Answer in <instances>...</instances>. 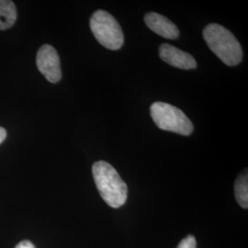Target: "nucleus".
<instances>
[{
    "mask_svg": "<svg viewBox=\"0 0 248 248\" xmlns=\"http://www.w3.org/2000/svg\"><path fill=\"white\" fill-rule=\"evenodd\" d=\"M92 174L103 201L111 208H120L127 201L128 186L119 173L106 161H98L92 167Z\"/></svg>",
    "mask_w": 248,
    "mask_h": 248,
    "instance_id": "nucleus-1",
    "label": "nucleus"
},
{
    "mask_svg": "<svg viewBox=\"0 0 248 248\" xmlns=\"http://www.w3.org/2000/svg\"><path fill=\"white\" fill-rule=\"evenodd\" d=\"M203 38L210 49L226 65L234 66L242 61V46L226 28L215 23L209 24L204 28Z\"/></svg>",
    "mask_w": 248,
    "mask_h": 248,
    "instance_id": "nucleus-2",
    "label": "nucleus"
},
{
    "mask_svg": "<svg viewBox=\"0 0 248 248\" xmlns=\"http://www.w3.org/2000/svg\"><path fill=\"white\" fill-rule=\"evenodd\" d=\"M150 113L154 123L163 131L188 136L194 130L193 124L186 114L177 107L169 103L161 101L153 103Z\"/></svg>",
    "mask_w": 248,
    "mask_h": 248,
    "instance_id": "nucleus-3",
    "label": "nucleus"
},
{
    "mask_svg": "<svg viewBox=\"0 0 248 248\" xmlns=\"http://www.w3.org/2000/svg\"><path fill=\"white\" fill-rule=\"evenodd\" d=\"M90 29L98 43L116 51L124 45L123 30L116 18L105 10H97L90 18Z\"/></svg>",
    "mask_w": 248,
    "mask_h": 248,
    "instance_id": "nucleus-4",
    "label": "nucleus"
},
{
    "mask_svg": "<svg viewBox=\"0 0 248 248\" xmlns=\"http://www.w3.org/2000/svg\"><path fill=\"white\" fill-rule=\"evenodd\" d=\"M36 63L39 71L51 83H58L62 78L60 58L53 46L43 45L37 53Z\"/></svg>",
    "mask_w": 248,
    "mask_h": 248,
    "instance_id": "nucleus-5",
    "label": "nucleus"
},
{
    "mask_svg": "<svg viewBox=\"0 0 248 248\" xmlns=\"http://www.w3.org/2000/svg\"><path fill=\"white\" fill-rule=\"evenodd\" d=\"M159 56L164 62L177 68L190 70L197 67V62L191 54L183 52L169 44L160 45Z\"/></svg>",
    "mask_w": 248,
    "mask_h": 248,
    "instance_id": "nucleus-6",
    "label": "nucleus"
},
{
    "mask_svg": "<svg viewBox=\"0 0 248 248\" xmlns=\"http://www.w3.org/2000/svg\"><path fill=\"white\" fill-rule=\"evenodd\" d=\"M144 21L151 31L166 39L175 40L179 36L178 28L169 18L158 13H147L144 17Z\"/></svg>",
    "mask_w": 248,
    "mask_h": 248,
    "instance_id": "nucleus-7",
    "label": "nucleus"
},
{
    "mask_svg": "<svg viewBox=\"0 0 248 248\" xmlns=\"http://www.w3.org/2000/svg\"><path fill=\"white\" fill-rule=\"evenodd\" d=\"M17 19V9L10 0H0V30L4 31L14 25Z\"/></svg>",
    "mask_w": 248,
    "mask_h": 248,
    "instance_id": "nucleus-8",
    "label": "nucleus"
},
{
    "mask_svg": "<svg viewBox=\"0 0 248 248\" xmlns=\"http://www.w3.org/2000/svg\"><path fill=\"white\" fill-rule=\"evenodd\" d=\"M234 193L237 203L244 209L248 208V175L244 172L237 177L234 183Z\"/></svg>",
    "mask_w": 248,
    "mask_h": 248,
    "instance_id": "nucleus-9",
    "label": "nucleus"
},
{
    "mask_svg": "<svg viewBox=\"0 0 248 248\" xmlns=\"http://www.w3.org/2000/svg\"><path fill=\"white\" fill-rule=\"evenodd\" d=\"M196 247L197 243L195 237L193 235H188L179 243L177 248H196Z\"/></svg>",
    "mask_w": 248,
    "mask_h": 248,
    "instance_id": "nucleus-10",
    "label": "nucleus"
},
{
    "mask_svg": "<svg viewBox=\"0 0 248 248\" xmlns=\"http://www.w3.org/2000/svg\"><path fill=\"white\" fill-rule=\"evenodd\" d=\"M15 248H35V247L31 241L23 240V241L19 242Z\"/></svg>",
    "mask_w": 248,
    "mask_h": 248,
    "instance_id": "nucleus-11",
    "label": "nucleus"
},
{
    "mask_svg": "<svg viewBox=\"0 0 248 248\" xmlns=\"http://www.w3.org/2000/svg\"><path fill=\"white\" fill-rule=\"evenodd\" d=\"M6 137H7V132H6V130H5L4 128L0 127V143H2V142H4V140L6 139Z\"/></svg>",
    "mask_w": 248,
    "mask_h": 248,
    "instance_id": "nucleus-12",
    "label": "nucleus"
}]
</instances>
